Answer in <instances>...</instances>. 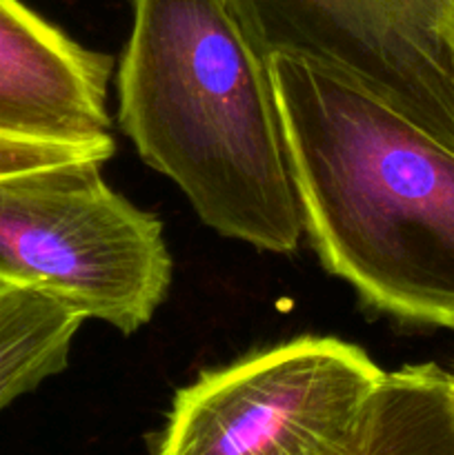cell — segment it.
Returning <instances> with one entry per match:
<instances>
[{
	"label": "cell",
	"mask_w": 454,
	"mask_h": 455,
	"mask_svg": "<svg viewBox=\"0 0 454 455\" xmlns=\"http://www.w3.org/2000/svg\"><path fill=\"white\" fill-rule=\"evenodd\" d=\"M307 238L361 300L454 329V149L341 69L272 53Z\"/></svg>",
	"instance_id": "obj_1"
},
{
	"label": "cell",
	"mask_w": 454,
	"mask_h": 455,
	"mask_svg": "<svg viewBox=\"0 0 454 455\" xmlns=\"http://www.w3.org/2000/svg\"><path fill=\"white\" fill-rule=\"evenodd\" d=\"M118 120L200 220L261 251L305 234L270 56L231 0H129Z\"/></svg>",
	"instance_id": "obj_2"
},
{
	"label": "cell",
	"mask_w": 454,
	"mask_h": 455,
	"mask_svg": "<svg viewBox=\"0 0 454 455\" xmlns=\"http://www.w3.org/2000/svg\"><path fill=\"white\" fill-rule=\"evenodd\" d=\"M98 160L0 176V284L58 298L134 333L172 283L163 225L116 194Z\"/></svg>",
	"instance_id": "obj_3"
},
{
	"label": "cell",
	"mask_w": 454,
	"mask_h": 455,
	"mask_svg": "<svg viewBox=\"0 0 454 455\" xmlns=\"http://www.w3.org/2000/svg\"><path fill=\"white\" fill-rule=\"evenodd\" d=\"M383 378L361 347L296 338L182 387L156 455H363Z\"/></svg>",
	"instance_id": "obj_4"
},
{
	"label": "cell",
	"mask_w": 454,
	"mask_h": 455,
	"mask_svg": "<svg viewBox=\"0 0 454 455\" xmlns=\"http://www.w3.org/2000/svg\"><path fill=\"white\" fill-rule=\"evenodd\" d=\"M265 56L341 69L454 149L450 0H231Z\"/></svg>",
	"instance_id": "obj_5"
},
{
	"label": "cell",
	"mask_w": 454,
	"mask_h": 455,
	"mask_svg": "<svg viewBox=\"0 0 454 455\" xmlns=\"http://www.w3.org/2000/svg\"><path fill=\"white\" fill-rule=\"evenodd\" d=\"M109 74V56L80 47L20 0H0V136L111 138Z\"/></svg>",
	"instance_id": "obj_6"
},
{
	"label": "cell",
	"mask_w": 454,
	"mask_h": 455,
	"mask_svg": "<svg viewBox=\"0 0 454 455\" xmlns=\"http://www.w3.org/2000/svg\"><path fill=\"white\" fill-rule=\"evenodd\" d=\"M83 320L49 293L0 284V411L67 367Z\"/></svg>",
	"instance_id": "obj_7"
},
{
	"label": "cell",
	"mask_w": 454,
	"mask_h": 455,
	"mask_svg": "<svg viewBox=\"0 0 454 455\" xmlns=\"http://www.w3.org/2000/svg\"><path fill=\"white\" fill-rule=\"evenodd\" d=\"M363 455H454L452 373L436 364L385 371Z\"/></svg>",
	"instance_id": "obj_8"
},
{
	"label": "cell",
	"mask_w": 454,
	"mask_h": 455,
	"mask_svg": "<svg viewBox=\"0 0 454 455\" xmlns=\"http://www.w3.org/2000/svg\"><path fill=\"white\" fill-rule=\"evenodd\" d=\"M114 154V140L102 138L93 142H43L25 138L0 136V176L53 164L98 160L105 163Z\"/></svg>",
	"instance_id": "obj_9"
},
{
	"label": "cell",
	"mask_w": 454,
	"mask_h": 455,
	"mask_svg": "<svg viewBox=\"0 0 454 455\" xmlns=\"http://www.w3.org/2000/svg\"><path fill=\"white\" fill-rule=\"evenodd\" d=\"M445 34H448V43H450V49H452V56H454V0H450L448 25H445Z\"/></svg>",
	"instance_id": "obj_10"
},
{
	"label": "cell",
	"mask_w": 454,
	"mask_h": 455,
	"mask_svg": "<svg viewBox=\"0 0 454 455\" xmlns=\"http://www.w3.org/2000/svg\"><path fill=\"white\" fill-rule=\"evenodd\" d=\"M452 394H454V373H452Z\"/></svg>",
	"instance_id": "obj_11"
}]
</instances>
